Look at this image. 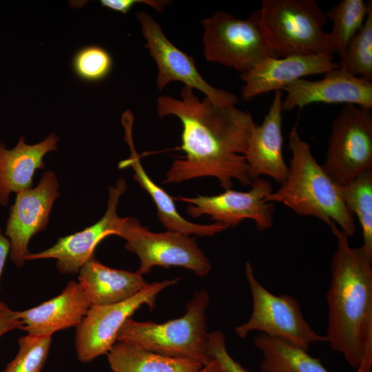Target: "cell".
<instances>
[{"instance_id":"obj_29","label":"cell","mask_w":372,"mask_h":372,"mask_svg":"<svg viewBox=\"0 0 372 372\" xmlns=\"http://www.w3.org/2000/svg\"><path fill=\"white\" fill-rule=\"evenodd\" d=\"M208 352L211 359L217 360L228 372H250L229 355L225 335L219 331L209 333Z\"/></svg>"},{"instance_id":"obj_16","label":"cell","mask_w":372,"mask_h":372,"mask_svg":"<svg viewBox=\"0 0 372 372\" xmlns=\"http://www.w3.org/2000/svg\"><path fill=\"white\" fill-rule=\"evenodd\" d=\"M339 68L333 55H291L263 59L249 71L242 72L241 97L245 101L269 92L282 91L304 76L325 74Z\"/></svg>"},{"instance_id":"obj_33","label":"cell","mask_w":372,"mask_h":372,"mask_svg":"<svg viewBox=\"0 0 372 372\" xmlns=\"http://www.w3.org/2000/svg\"><path fill=\"white\" fill-rule=\"evenodd\" d=\"M198 372H227L226 369L216 360L213 359L204 365Z\"/></svg>"},{"instance_id":"obj_24","label":"cell","mask_w":372,"mask_h":372,"mask_svg":"<svg viewBox=\"0 0 372 372\" xmlns=\"http://www.w3.org/2000/svg\"><path fill=\"white\" fill-rule=\"evenodd\" d=\"M371 8V1L342 0L326 12L327 19L333 23L329 34L339 59L344 56L351 38L362 28Z\"/></svg>"},{"instance_id":"obj_23","label":"cell","mask_w":372,"mask_h":372,"mask_svg":"<svg viewBox=\"0 0 372 372\" xmlns=\"http://www.w3.org/2000/svg\"><path fill=\"white\" fill-rule=\"evenodd\" d=\"M261 352V372H329L318 358L307 351L260 333L254 338Z\"/></svg>"},{"instance_id":"obj_32","label":"cell","mask_w":372,"mask_h":372,"mask_svg":"<svg viewBox=\"0 0 372 372\" xmlns=\"http://www.w3.org/2000/svg\"><path fill=\"white\" fill-rule=\"evenodd\" d=\"M10 251V243L8 238L3 235L0 228V280L6 261Z\"/></svg>"},{"instance_id":"obj_6","label":"cell","mask_w":372,"mask_h":372,"mask_svg":"<svg viewBox=\"0 0 372 372\" xmlns=\"http://www.w3.org/2000/svg\"><path fill=\"white\" fill-rule=\"evenodd\" d=\"M203 53L207 61L242 73L269 57H278L269 45L259 22V10L247 19L225 11L203 19Z\"/></svg>"},{"instance_id":"obj_19","label":"cell","mask_w":372,"mask_h":372,"mask_svg":"<svg viewBox=\"0 0 372 372\" xmlns=\"http://www.w3.org/2000/svg\"><path fill=\"white\" fill-rule=\"evenodd\" d=\"M92 306L79 283L70 281L61 293L34 307L19 311L21 330L33 335H52L77 327Z\"/></svg>"},{"instance_id":"obj_18","label":"cell","mask_w":372,"mask_h":372,"mask_svg":"<svg viewBox=\"0 0 372 372\" xmlns=\"http://www.w3.org/2000/svg\"><path fill=\"white\" fill-rule=\"evenodd\" d=\"M121 123L125 130V141L130 149V156L121 161L118 167H132L134 171V179L152 198L156 206L158 218L167 231L202 237L211 236L229 228L228 225L218 222L209 225L196 224L181 216L177 211L174 198L150 178L141 164V157L133 142L134 116L130 110L123 114Z\"/></svg>"},{"instance_id":"obj_2","label":"cell","mask_w":372,"mask_h":372,"mask_svg":"<svg viewBox=\"0 0 372 372\" xmlns=\"http://www.w3.org/2000/svg\"><path fill=\"white\" fill-rule=\"evenodd\" d=\"M337 240L331 262L327 342L356 372L372 370V255L352 247L335 224Z\"/></svg>"},{"instance_id":"obj_12","label":"cell","mask_w":372,"mask_h":372,"mask_svg":"<svg viewBox=\"0 0 372 372\" xmlns=\"http://www.w3.org/2000/svg\"><path fill=\"white\" fill-rule=\"evenodd\" d=\"M250 186L251 189L245 192L229 189L218 195L173 198L188 203L187 212L193 218L207 215L211 220L229 227L245 219H251L258 231L267 230L273 225L274 206L265 198L273 191V187L262 178L252 181Z\"/></svg>"},{"instance_id":"obj_7","label":"cell","mask_w":372,"mask_h":372,"mask_svg":"<svg viewBox=\"0 0 372 372\" xmlns=\"http://www.w3.org/2000/svg\"><path fill=\"white\" fill-rule=\"evenodd\" d=\"M245 273L251 294L252 311L245 323L236 327L239 338L258 331L305 351L313 343L327 342L326 336L316 333L305 320L293 296H277L268 291L256 278L249 262L245 265Z\"/></svg>"},{"instance_id":"obj_8","label":"cell","mask_w":372,"mask_h":372,"mask_svg":"<svg viewBox=\"0 0 372 372\" xmlns=\"http://www.w3.org/2000/svg\"><path fill=\"white\" fill-rule=\"evenodd\" d=\"M338 185L353 180L372 167L371 110L345 105L333 120L322 165Z\"/></svg>"},{"instance_id":"obj_34","label":"cell","mask_w":372,"mask_h":372,"mask_svg":"<svg viewBox=\"0 0 372 372\" xmlns=\"http://www.w3.org/2000/svg\"><path fill=\"white\" fill-rule=\"evenodd\" d=\"M228 372V371H227Z\"/></svg>"},{"instance_id":"obj_14","label":"cell","mask_w":372,"mask_h":372,"mask_svg":"<svg viewBox=\"0 0 372 372\" xmlns=\"http://www.w3.org/2000/svg\"><path fill=\"white\" fill-rule=\"evenodd\" d=\"M126 190L125 180L118 179L114 186L109 187L107 209L98 222L81 231L59 238L54 245L43 251L30 254L26 260L54 258L61 273H79L84 263L94 255V249L101 241L109 236L118 235L123 218L117 214V205Z\"/></svg>"},{"instance_id":"obj_11","label":"cell","mask_w":372,"mask_h":372,"mask_svg":"<svg viewBox=\"0 0 372 372\" xmlns=\"http://www.w3.org/2000/svg\"><path fill=\"white\" fill-rule=\"evenodd\" d=\"M136 17L145 39V47L158 68L156 83L159 90L169 83L180 81L203 93L205 97L216 104L227 106L239 103V98L234 94L209 84L198 71L194 59L175 46L152 16L141 11L136 13Z\"/></svg>"},{"instance_id":"obj_1","label":"cell","mask_w":372,"mask_h":372,"mask_svg":"<svg viewBox=\"0 0 372 372\" xmlns=\"http://www.w3.org/2000/svg\"><path fill=\"white\" fill-rule=\"evenodd\" d=\"M159 118L173 115L181 122L185 156L175 159L163 183H180L195 178H217L225 190L238 180L251 185L244 154L254 121L250 112L236 105H220L207 97L200 101L184 85L180 99L161 96L156 102Z\"/></svg>"},{"instance_id":"obj_20","label":"cell","mask_w":372,"mask_h":372,"mask_svg":"<svg viewBox=\"0 0 372 372\" xmlns=\"http://www.w3.org/2000/svg\"><path fill=\"white\" fill-rule=\"evenodd\" d=\"M59 136L51 133L43 141L28 145L21 136L16 146L8 149L0 141V205L6 206L12 192L32 188L35 171L44 167V156L57 150Z\"/></svg>"},{"instance_id":"obj_28","label":"cell","mask_w":372,"mask_h":372,"mask_svg":"<svg viewBox=\"0 0 372 372\" xmlns=\"http://www.w3.org/2000/svg\"><path fill=\"white\" fill-rule=\"evenodd\" d=\"M113 61L110 53L99 45H86L74 54L72 66L82 81L94 83L105 79L110 73Z\"/></svg>"},{"instance_id":"obj_21","label":"cell","mask_w":372,"mask_h":372,"mask_svg":"<svg viewBox=\"0 0 372 372\" xmlns=\"http://www.w3.org/2000/svg\"><path fill=\"white\" fill-rule=\"evenodd\" d=\"M78 282L92 305H104L125 300L149 283L137 271L107 267L94 255L79 271Z\"/></svg>"},{"instance_id":"obj_5","label":"cell","mask_w":372,"mask_h":372,"mask_svg":"<svg viewBox=\"0 0 372 372\" xmlns=\"http://www.w3.org/2000/svg\"><path fill=\"white\" fill-rule=\"evenodd\" d=\"M258 10L262 32L278 57L335 53L324 30L326 13L315 0H263Z\"/></svg>"},{"instance_id":"obj_22","label":"cell","mask_w":372,"mask_h":372,"mask_svg":"<svg viewBox=\"0 0 372 372\" xmlns=\"http://www.w3.org/2000/svg\"><path fill=\"white\" fill-rule=\"evenodd\" d=\"M107 356L113 372H198L203 366L194 360L167 357L123 341H116Z\"/></svg>"},{"instance_id":"obj_25","label":"cell","mask_w":372,"mask_h":372,"mask_svg":"<svg viewBox=\"0 0 372 372\" xmlns=\"http://www.w3.org/2000/svg\"><path fill=\"white\" fill-rule=\"evenodd\" d=\"M347 207L359 220L362 232V247L372 255V171L366 170L351 182L340 186Z\"/></svg>"},{"instance_id":"obj_30","label":"cell","mask_w":372,"mask_h":372,"mask_svg":"<svg viewBox=\"0 0 372 372\" xmlns=\"http://www.w3.org/2000/svg\"><path fill=\"white\" fill-rule=\"evenodd\" d=\"M100 3L102 6L108 9L126 14L136 3H145L158 12H163L169 1L160 0H101Z\"/></svg>"},{"instance_id":"obj_10","label":"cell","mask_w":372,"mask_h":372,"mask_svg":"<svg viewBox=\"0 0 372 372\" xmlns=\"http://www.w3.org/2000/svg\"><path fill=\"white\" fill-rule=\"evenodd\" d=\"M179 280L178 278L156 281L122 302L92 305L76 327L74 346L78 359L87 363L107 355L116 342L118 333L125 322L143 305L152 310L158 293Z\"/></svg>"},{"instance_id":"obj_26","label":"cell","mask_w":372,"mask_h":372,"mask_svg":"<svg viewBox=\"0 0 372 372\" xmlns=\"http://www.w3.org/2000/svg\"><path fill=\"white\" fill-rule=\"evenodd\" d=\"M338 64L349 74L372 82V8L362 28L350 40Z\"/></svg>"},{"instance_id":"obj_15","label":"cell","mask_w":372,"mask_h":372,"mask_svg":"<svg viewBox=\"0 0 372 372\" xmlns=\"http://www.w3.org/2000/svg\"><path fill=\"white\" fill-rule=\"evenodd\" d=\"M319 80L298 79L284 88L283 112L316 103H345L371 110L372 82L353 76L344 69H333Z\"/></svg>"},{"instance_id":"obj_4","label":"cell","mask_w":372,"mask_h":372,"mask_svg":"<svg viewBox=\"0 0 372 372\" xmlns=\"http://www.w3.org/2000/svg\"><path fill=\"white\" fill-rule=\"evenodd\" d=\"M209 297L206 291L194 293L186 312L163 323L138 322L128 318L117 335L116 341L126 342L167 357L187 359L203 366L213 359L208 352L206 311Z\"/></svg>"},{"instance_id":"obj_13","label":"cell","mask_w":372,"mask_h":372,"mask_svg":"<svg viewBox=\"0 0 372 372\" xmlns=\"http://www.w3.org/2000/svg\"><path fill=\"white\" fill-rule=\"evenodd\" d=\"M59 196V182L52 171L45 172L34 188L17 193L5 232L10 243V258L17 267L23 266L30 254L31 238L48 226L54 201Z\"/></svg>"},{"instance_id":"obj_9","label":"cell","mask_w":372,"mask_h":372,"mask_svg":"<svg viewBox=\"0 0 372 372\" xmlns=\"http://www.w3.org/2000/svg\"><path fill=\"white\" fill-rule=\"evenodd\" d=\"M118 236L126 240L125 247L140 260L137 272L143 276L155 266L182 267L200 277L207 276L211 264L195 238L167 231L155 233L134 217L123 218Z\"/></svg>"},{"instance_id":"obj_27","label":"cell","mask_w":372,"mask_h":372,"mask_svg":"<svg viewBox=\"0 0 372 372\" xmlns=\"http://www.w3.org/2000/svg\"><path fill=\"white\" fill-rule=\"evenodd\" d=\"M52 335L27 334L18 340L19 350L2 372H41L48 359Z\"/></svg>"},{"instance_id":"obj_3","label":"cell","mask_w":372,"mask_h":372,"mask_svg":"<svg viewBox=\"0 0 372 372\" xmlns=\"http://www.w3.org/2000/svg\"><path fill=\"white\" fill-rule=\"evenodd\" d=\"M289 147L291 157L287 178L265 200L282 203L298 215L316 217L329 226L338 224L349 238L353 236L354 215L342 198L340 185L318 164L296 126L289 133Z\"/></svg>"},{"instance_id":"obj_17","label":"cell","mask_w":372,"mask_h":372,"mask_svg":"<svg viewBox=\"0 0 372 372\" xmlns=\"http://www.w3.org/2000/svg\"><path fill=\"white\" fill-rule=\"evenodd\" d=\"M282 92H274L269 109L260 125H252L244 154L251 181L268 176L280 184L287 178L288 166L283 156Z\"/></svg>"},{"instance_id":"obj_31","label":"cell","mask_w":372,"mask_h":372,"mask_svg":"<svg viewBox=\"0 0 372 372\" xmlns=\"http://www.w3.org/2000/svg\"><path fill=\"white\" fill-rule=\"evenodd\" d=\"M22 327L19 311L12 309L5 302L0 301V338L13 330H21Z\"/></svg>"}]
</instances>
